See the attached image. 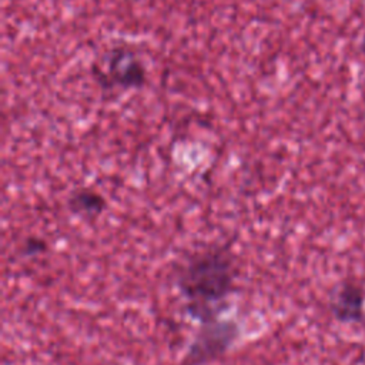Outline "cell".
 <instances>
[{"mask_svg": "<svg viewBox=\"0 0 365 365\" xmlns=\"http://www.w3.org/2000/svg\"><path fill=\"white\" fill-rule=\"evenodd\" d=\"M240 336V327L232 319L202 322L190 344L181 365H208L222 358Z\"/></svg>", "mask_w": 365, "mask_h": 365, "instance_id": "2", "label": "cell"}, {"mask_svg": "<svg viewBox=\"0 0 365 365\" xmlns=\"http://www.w3.org/2000/svg\"><path fill=\"white\" fill-rule=\"evenodd\" d=\"M68 207L73 212L81 217L94 218L104 211L106 198L94 190L81 188L73 192V195L68 198Z\"/></svg>", "mask_w": 365, "mask_h": 365, "instance_id": "5", "label": "cell"}, {"mask_svg": "<svg viewBox=\"0 0 365 365\" xmlns=\"http://www.w3.org/2000/svg\"><path fill=\"white\" fill-rule=\"evenodd\" d=\"M107 80L106 84H114L118 87L138 86L144 81L143 64L130 56L128 51L115 50L107 66V71L103 73Z\"/></svg>", "mask_w": 365, "mask_h": 365, "instance_id": "4", "label": "cell"}, {"mask_svg": "<svg viewBox=\"0 0 365 365\" xmlns=\"http://www.w3.org/2000/svg\"><path fill=\"white\" fill-rule=\"evenodd\" d=\"M238 268L227 245H214L191 254L177 274V288L185 311L200 324L220 318L237 289Z\"/></svg>", "mask_w": 365, "mask_h": 365, "instance_id": "1", "label": "cell"}, {"mask_svg": "<svg viewBox=\"0 0 365 365\" xmlns=\"http://www.w3.org/2000/svg\"><path fill=\"white\" fill-rule=\"evenodd\" d=\"M46 250H47V242L43 238L29 237L23 245V255H27V257L34 255L36 257V255L44 254Z\"/></svg>", "mask_w": 365, "mask_h": 365, "instance_id": "6", "label": "cell"}, {"mask_svg": "<svg viewBox=\"0 0 365 365\" xmlns=\"http://www.w3.org/2000/svg\"><path fill=\"white\" fill-rule=\"evenodd\" d=\"M365 295L361 285L346 281L336 287L331 298V311L339 321H359L364 312Z\"/></svg>", "mask_w": 365, "mask_h": 365, "instance_id": "3", "label": "cell"}, {"mask_svg": "<svg viewBox=\"0 0 365 365\" xmlns=\"http://www.w3.org/2000/svg\"><path fill=\"white\" fill-rule=\"evenodd\" d=\"M364 48H365V37H364Z\"/></svg>", "mask_w": 365, "mask_h": 365, "instance_id": "7", "label": "cell"}]
</instances>
